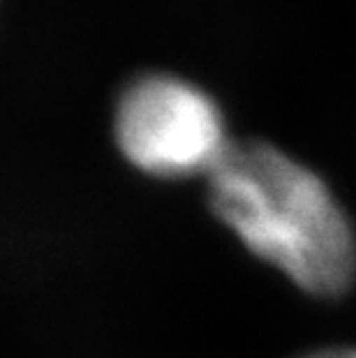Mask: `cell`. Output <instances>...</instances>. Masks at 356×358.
I'll return each instance as SVG.
<instances>
[{
  "label": "cell",
  "mask_w": 356,
  "mask_h": 358,
  "mask_svg": "<svg viewBox=\"0 0 356 358\" xmlns=\"http://www.w3.org/2000/svg\"><path fill=\"white\" fill-rule=\"evenodd\" d=\"M206 178L215 217L303 294L340 299L354 287V224L313 166L269 141H232Z\"/></svg>",
  "instance_id": "6da1fadb"
},
{
  "label": "cell",
  "mask_w": 356,
  "mask_h": 358,
  "mask_svg": "<svg viewBox=\"0 0 356 358\" xmlns=\"http://www.w3.org/2000/svg\"><path fill=\"white\" fill-rule=\"evenodd\" d=\"M116 143L127 162L160 178L208 176L232 146L213 95L176 74H143L118 97Z\"/></svg>",
  "instance_id": "7a4b0ae2"
},
{
  "label": "cell",
  "mask_w": 356,
  "mask_h": 358,
  "mask_svg": "<svg viewBox=\"0 0 356 358\" xmlns=\"http://www.w3.org/2000/svg\"><path fill=\"white\" fill-rule=\"evenodd\" d=\"M299 358H356L354 347H327V349H315L306 356Z\"/></svg>",
  "instance_id": "3957f363"
}]
</instances>
